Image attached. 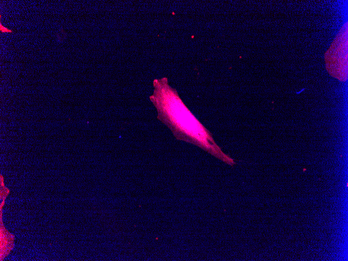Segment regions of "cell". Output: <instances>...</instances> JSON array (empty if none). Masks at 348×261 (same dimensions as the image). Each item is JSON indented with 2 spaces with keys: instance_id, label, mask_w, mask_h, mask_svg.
<instances>
[{
  "instance_id": "6da1fadb",
  "label": "cell",
  "mask_w": 348,
  "mask_h": 261,
  "mask_svg": "<svg viewBox=\"0 0 348 261\" xmlns=\"http://www.w3.org/2000/svg\"><path fill=\"white\" fill-rule=\"evenodd\" d=\"M342 35H339L334 41L325 55V60L329 73L341 81H345L347 79V41L345 43V41L342 44Z\"/></svg>"
},
{
  "instance_id": "7a4b0ae2",
  "label": "cell",
  "mask_w": 348,
  "mask_h": 261,
  "mask_svg": "<svg viewBox=\"0 0 348 261\" xmlns=\"http://www.w3.org/2000/svg\"><path fill=\"white\" fill-rule=\"evenodd\" d=\"M0 31L3 33H11L12 31L6 28L4 26L2 25V23H0Z\"/></svg>"
}]
</instances>
